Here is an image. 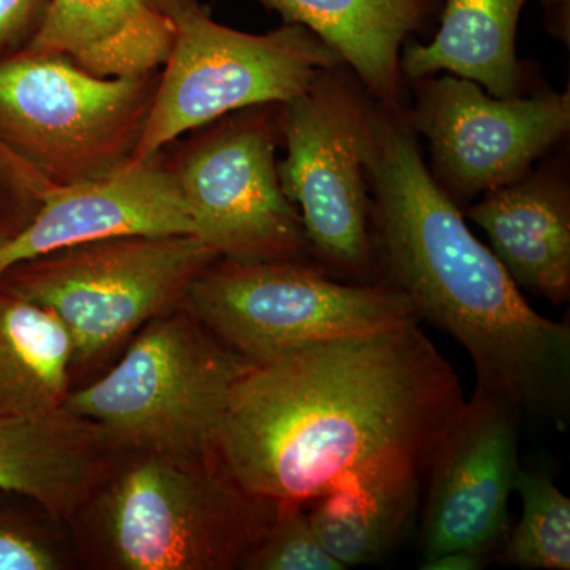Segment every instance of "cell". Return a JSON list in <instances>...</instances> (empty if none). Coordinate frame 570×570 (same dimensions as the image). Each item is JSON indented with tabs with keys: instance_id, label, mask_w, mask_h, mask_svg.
I'll use <instances>...</instances> for the list:
<instances>
[{
	"instance_id": "18",
	"label": "cell",
	"mask_w": 570,
	"mask_h": 570,
	"mask_svg": "<svg viewBox=\"0 0 570 570\" xmlns=\"http://www.w3.org/2000/svg\"><path fill=\"white\" fill-rule=\"evenodd\" d=\"M527 0H442L441 26L428 45L409 41L401 71L409 81L450 71L490 96H520L523 69L517 28Z\"/></svg>"
},
{
	"instance_id": "10",
	"label": "cell",
	"mask_w": 570,
	"mask_h": 570,
	"mask_svg": "<svg viewBox=\"0 0 570 570\" xmlns=\"http://www.w3.org/2000/svg\"><path fill=\"white\" fill-rule=\"evenodd\" d=\"M279 104L258 105L194 130L167 153L194 235L232 261H306L302 216L281 186Z\"/></svg>"
},
{
	"instance_id": "1",
	"label": "cell",
	"mask_w": 570,
	"mask_h": 570,
	"mask_svg": "<svg viewBox=\"0 0 570 570\" xmlns=\"http://www.w3.org/2000/svg\"><path fill=\"white\" fill-rule=\"evenodd\" d=\"M464 404L453 367L406 322L255 363L217 450L250 493L306 504L365 472L426 475Z\"/></svg>"
},
{
	"instance_id": "19",
	"label": "cell",
	"mask_w": 570,
	"mask_h": 570,
	"mask_svg": "<svg viewBox=\"0 0 570 570\" xmlns=\"http://www.w3.org/2000/svg\"><path fill=\"white\" fill-rule=\"evenodd\" d=\"M422 479L412 471L365 472L311 501L307 517L322 546L344 568L370 564L406 534Z\"/></svg>"
},
{
	"instance_id": "21",
	"label": "cell",
	"mask_w": 570,
	"mask_h": 570,
	"mask_svg": "<svg viewBox=\"0 0 570 570\" xmlns=\"http://www.w3.org/2000/svg\"><path fill=\"white\" fill-rule=\"evenodd\" d=\"M521 519L498 560L521 569H570V499L549 475L521 469Z\"/></svg>"
},
{
	"instance_id": "11",
	"label": "cell",
	"mask_w": 570,
	"mask_h": 570,
	"mask_svg": "<svg viewBox=\"0 0 570 570\" xmlns=\"http://www.w3.org/2000/svg\"><path fill=\"white\" fill-rule=\"evenodd\" d=\"M411 88L409 126L430 141L431 175L456 205L517 181L569 134V91L499 99L452 73Z\"/></svg>"
},
{
	"instance_id": "7",
	"label": "cell",
	"mask_w": 570,
	"mask_h": 570,
	"mask_svg": "<svg viewBox=\"0 0 570 570\" xmlns=\"http://www.w3.org/2000/svg\"><path fill=\"white\" fill-rule=\"evenodd\" d=\"M341 63L305 26L284 22L262 36L236 31L189 0L129 164L151 159L181 135L230 112L288 102L306 91L318 71Z\"/></svg>"
},
{
	"instance_id": "17",
	"label": "cell",
	"mask_w": 570,
	"mask_h": 570,
	"mask_svg": "<svg viewBox=\"0 0 570 570\" xmlns=\"http://www.w3.org/2000/svg\"><path fill=\"white\" fill-rule=\"evenodd\" d=\"M288 24L305 26L340 56L374 102L406 110L401 47L423 31L442 0H258Z\"/></svg>"
},
{
	"instance_id": "15",
	"label": "cell",
	"mask_w": 570,
	"mask_h": 570,
	"mask_svg": "<svg viewBox=\"0 0 570 570\" xmlns=\"http://www.w3.org/2000/svg\"><path fill=\"white\" fill-rule=\"evenodd\" d=\"M466 216L523 291L554 305L570 296V189L562 168L528 171L469 206Z\"/></svg>"
},
{
	"instance_id": "16",
	"label": "cell",
	"mask_w": 570,
	"mask_h": 570,
	"mask_svg": "<svg viewBox=\"0 0 570 570\" xmlns=\"http://www.w3.org/2000/svg\"><path fill=\"white\" fill-rule=\"evenodd\" d=\"M189 0H50L24 48L67 56L97 77L160 70Z\"/></svg>"
},
{
	"instance_id": "26",
	"label": "cell",
	"mask_w": 570,
	"mask_h": 570,
	"mask_svg": "<svg viewBox=\"0 0 570 570\" xmlns=\"http://www.w3.org/2000/svg\"><path fill=\"white\" fill-rule=\"evenodd\" d=\"M489 557L478 551L455 550L439 554L433 560L422 562L425 570H479L485 568Z\"/></svg>"
},
{
	"instance_id": "14",
	"label": "cell",
	"mask_w": 570,
	"mask_h": 570,
	"mask_svg": "<svg viewBox=\"0 0 570 570\" xmlns=\"http://www.w3.org/2000/svg\"><path fill=\"white\" fill-rule=\"evenodd\" d=\"M111 438L66 406L0 415V490L32 499L70 521L121 456Z\"/></svg>"
},
{
	"instance_id": "25",
	"label": "cell",
	"mask_w": 570,
	"mask_h": 570,
	"mask_svg": "<svg viewBox=\"0 0 570 570\" xmlns=\"http://www.w3.org/2000/svg\"><path fill=\"white\" fill-rule=\"evenodd\" d=\"M50 0H0V51L18 50L32 39Z\"/></svg>"
},
{
	"instance_id": "5",
	"label": "cell",
	"mask_w": 570,
	"mask_h": 570,
	"mask_svg": "<svg viewBox=\"0 0 570 570\" xmlns=\"http://www.w3.org/2000/svg\"><path fill=\"white\" fill-rule=\"evenodd\" d=\"M219 255L195 235H135L61 247L18 262L0 284L58 318L71 370L100 362L153 318L186 306Z\"/></svg>"
},
{
	"instance_id": "3",
	"label": "cell",
	"mask_w": 570,
	"mask_h": 570,
	"mask_svg": "<svg viewBox=\"0 0 570 570\" xmlns=\"http://www.w3.org/2000/svg\"><path fill=\"white\" fill-rule=\"evenodd\" d=\"M277 508L246 490L219 450L190 459L122 452L70 523L96 568L235 570Z\"/></svg>"
},
{
	"instance_id": "8",
	"label": "cell",
	"mask_w": 570,
	"mask_h": 570,
	"mask_svg": "<svg viewBox=\"0 0 570 570\" xmlns=\"http://www.w3.org/2000/svg\"><path fill=\"white\" fill-rule=\"evenodd\" d=\"M186 306L253 365L303 344L420 321L393 285L336 283L307 261L216 258Z\"/></svg>"
},
{
	"instance_id": "4",
	"label": "cell",
	"mask_w": 570,
	"mask_h": 570,
	"mask_svg": "<svg viewBox=\"0 0 570 570\" xmlns=\"http://www.w3.org/2000/svg\"><path fill=\"white\" fill-rule=\"evenodd\" d=\"M250 366L183 306L142 325L119 362L70 390L63 406L102 428L121 452L208 455Z\"/></svg>"
},
{
	"instance_id": "22",
	"label": "cell",
	"mask_w": 570,
	"mask_h": 570,
	"mask_svg": "<svg viewBox=\"0 0 570 570\" xmlns=\"http://www.w3.org/2000/svg\"><path fill=\"white\" fill-rule=\"evenodd\" d=\"M245 570H343L313 530L305 504L279 502L268 534L247 558Z\"/></svg>"
},
{
	"instance_id": "12",
	"label": "cell",
	"mask_w": 570,
	"mask_h": 570,
	"mask_svg": "<svg viewBox=\"0 0 570 570\" xmlns=\"http://www.w3.org/2000/svg\"><path fill=\"white\" fill-rule=\"evenodd\" d=\"M520 412L475 387L431 464L423 562L455 550L490 557L508 539L515 491Z\"/></svg>"
},
{
	"instance_id": "20",
	"label": "cell",
	"mask_w": 570,
	"mask_h": 570,
	"mask_svg": "<svg viewBox=\"0 0 570 570\" xmlns=\"http://www.w3.org/2000/svg\"><path fill=\"white\" fill-rule=\"evenodd\" d=\"M71 363L73 346L61 322L0 284V415L62 406Z\"/></svg>"
},
{
	"instance_id": "23",
	"label": "cell",
	"mask_w": 570,
	"mask_h": 570,
	"mask_svg": "<svg viewBox=\"0 0 570 570\" xmlns=\"http://www.w3.org/2000/svg\"><path fill=\"white\" fill-rule=\"evenodd\" d=\"M51 187L0 141V217L17 234L31 223Z\"/></svg>"
},
{
	"instance_id": "2",
	"label": "cell",
	"mask_w": 570,
	"mask_h": 570,
	"mask_svg": "<svg viewBox=\"0 0 570 570\" xmlns=\"http://www.w3.org/2000/svg\"><path fill=\"white\" fill-rule=\"evenodd\" d=\"M374 254L387 284L466 348L478 387L564 431L570 326L540 316L423 163L406 110L373 102L365 151Z\"/></svg>"
},
{
	"instance_id": "28",
	"label": "cell",
	"mask_w": 570,
	"mask_h": 570,
	"mask_svg": "<svg viewBox=\"0 0 570 570\" xmlns=\"http://www.w3.org/2000/svg\"><path fill=\"white\" fill-rule=\"evenodd\" d=\"M14 234H17V232H14L13 228H11L10 225L0 217V249L9 243V239Z\"/></svg>"
},
{
	"instance_id": "6",
	"label": "cell",
	"mask_w": 570,
	"mask_h": 570,
	"mask_svg": "<svg viewBox=\"0 0 570 570\" xmlns=\"http://www.w3.org/2000/svg\"><path fill=\"white\" fill-rule=\"evenodd\" d=\"M160 70L97 77L56 52L0 56V141L51 186L126 167L140 142Z\"/></svg>"
},
{
	"instance_id": "27",
	"label": "cell",
	"mask_w": 570,
	"mask_h": 570,
	"mask_svg": "<svg viewBox=\"0 0 570 570\" xmlns=\"http://www.w3.org/2000/svg\"><path fill=\"white\" fill-rule=\"evenodd\" d=\"M546 9V24L562 43L570 40V0H540Z\"/></svg>"
},
{
	"instance_id": "9",
	"label": "cell",
	"mask_w": 570,
	"mask_h": 570,
	"mask_svg": "<svg viewBox=\"0 0 570 570\" xmlns=\"http://www.w3.org/2000/svg\"><path fill=\"white\" fill-rule=\"evenodd\" d=\"M373 97L344 63L318 71L305 92L279 104L281 186L298 209L311 254L367 276L376 265L365 171Z\"/></svg>"
},
{
	"instance_id": "13",
	"label": "cell",
	"mask_w": 570,
	"mask_h": 570,
	"mask_svg": "<svg viewBox=\"0 0 570 570\" xmlns=\"http://www.w3.org/2000/svg\"><path fill=\"white\" fill-rule=\"evenodd\" d=\"M135 235H194L164 149L102 178L48 189L31 223L0 249V276L61 247Z\"/></svg>"
},
{
	"instance_id": "24",
	"label": "cell",
	"mask_w": 570,
	"mask_h": 570,
	"mask_svg": "<svg viewBox=\"0 0 570 570\" xmlns=\"http://www.w3.org/2000/svg\"><path fill=\"white\" fill-rule=\"evenodd\" d=\"M63 561L51 543L21 528L0 524V570H59Z\"/></svg>"
}]
</instances>
